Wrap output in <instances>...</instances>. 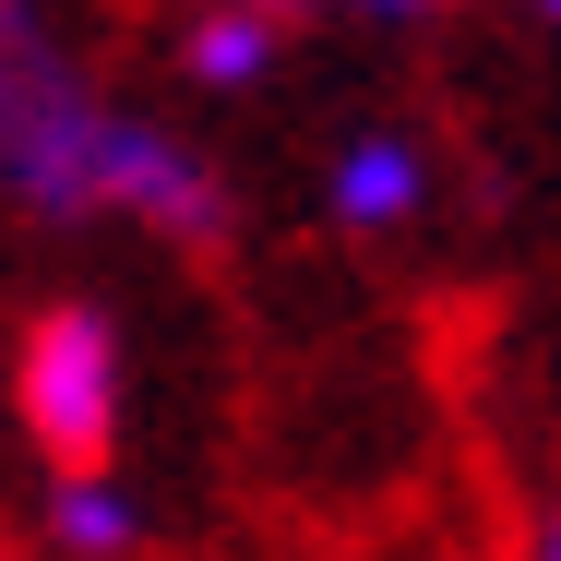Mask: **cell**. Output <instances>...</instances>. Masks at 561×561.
I'll return each instance as SVG.
<instances>
[{
  "mask_svg": "<svg viewBox=\"0 0 561 561\" xmlns=\"http://www.w3.org/2000/svg\"><path fill=\"white\" fill-rule=\"evenodd\" d=\"M108 216H144V227H216V168L156 131V119L119 108V144H108Z\"/></svg>",
  "mask_w": 561,
  "mask_h": 561,
  "instance_id": "3957f363",
  "label": "cell"
},
{
  "mask_svg": "<svg viewBox=\"0 0 561 561\" xmlns=\"http://www.w3.org/2000/svg\"><path fill=\"white\" fill-rule=\"evenodd\" d=\"M323 204H335V227H407L431 204V156L407 131H358L335 156V180H323Z\"/></svg>",
  "mask_w": 561,
  "mask_h": 561,
  "instance_id": "277c9868",
  "label": "cell"
},
{
  "mask_svg": "<svg viewBox=\"0 0 561 561\" xmlns=\"http://www.w3.org/2000/svg\"><path fill=\"white\" fill-rule=\"evenodd\" d=\"M12 407H24V431L60 466H108V443H119V335H108V311H84V299L36 311V335L12 358Z\"/></svg>",
  "mask_w": 561,
  "mask_h": 561,
  "instance_id": "7a4b0ae2",
  "label": "cell"
},
{
  "mask_svg": "<svg viewBox=\"0 0 561 561\" xmlns=\"http://www.w3.org/2000/svg\"><path fill=\"white\" fill-rule=\"evenodd\" d=\"M48 538L72 561H131L144 550V502L119 490L108 466H60V490H48Z\"/></svg>",
  "mask_w": 561,
  "mask_h": 561,
  "instance_id": "5b68a950",
  "label": "cell"
},
{
  "mask_svg": "<svg viewBox=\"0 0 561 561\" xmlns=\"http://www.w3.org/2000/svg\"><path fill=\"white\" fill-rule=\"evenodd\" d=\"M251 12H275V0H251Z\"/></svg>",
  "mask_w": 561,
  "mask_h": 561,
  "instance_id": "30bf717a",
  "label": "cell"
},
{
  "mask_svg": "<svg viewBox=\"0 0 561 561\" xmlns=\"http://www.w3.org/2000/svg\"><path fill=\"white\" fill-rule=\"evenodd\" d=\"M192 84H216V96H239V84H263L275 72V12H251V0H216L204 24H192Z\"/></svg>",
  "mask_w": 561,
  "mask_h": 561,
  "instance_id": "8992f818",
  "label": "cell"
},
{
  "mask_svg": "<svg viewBox=\"0 0 561 561\" xmlns=\"http://www.w3.org/2000/svg\"><path fill=\"white\" fill-rule=\"evenodd\" d=\"M538 561H561V514H550V538H538Z\"/></svg>",
  "mask_w": 561,
  "mask_h": 561,
  "instance_id": "ba28073f",
  "label": "cell"
},
{
  "mask_svg": "<svg viewBox=\"0 0 561 561\" xmlns=\"http://www.w3.org/2000/svg\"><path fill=\"white\" fill-rule=\"evenodd\" d=\"M538 12H550V24H561V0H538Z\"/></svg>",
  "mask_w": 561,
  "mask_h": 561,
  "instance_id": "9c48e42d",
  "label": "cell"
},
{
  "mask_svg": "<svg viewBox=\"0 0 561 561\" xmlns=\"http://www.w3.org/2000/svg\"><path fill=\"white\" fill-rule=\"evenodd\" d=\"M108 144H119V108L48 36V12L0 0V192L36 216H108Z\"/></svg>",
  "mask_w": 561,
  "mask_h": 561,
  "instance_id": "6da1fadb",
  "label": "cell"
},
{
  "mask_svg": "<svg viewBox=\"0 0 561 561\" xmlns=\"http://www.w3.org/2000/svg\"><path fill=\"white\" fill-rule=\"evenodd\" d=\"M358 12H431V0H358Z\"/></svg>",
  "mask_w": 561,
  "mask_h": 561,
  "instance_id": "52a82bcc",
  "label": "cell"
}]
</instances>
